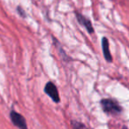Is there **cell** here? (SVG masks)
<instances>
[{"label": "cell", "instance_id": "1", "mask_svg": "<svg viewBox=\"0 0 129 129\" xmlns=\"http://www.w3.org/2000/svg\"><path fill=\"white\" fill-rule=\"evenodd\" d=\"M100 104L102 106V109L106 114L117 116L122 113L123 109L118 104V102L115 99L111 98H104L100 101Z\"/></svg>", "mask_w": 129, "mask_h": 129}, {"label": "cell", "instance_id": "2", "mask_svg": "<svg viewBox=\"0 0 129 129\" xmlns=\"http://www.w3.org/2000/svg\"><path fill=\"white\" fill-rule=\"evenodd\" d=\"M43 91L48 96H50L52 99L54 103H56V104L60 103V96H59L58 90H57V86L52 81H48L45 84Z\"/></svg>", "mask_w": 129, "mask_h": 129}, {"label": "cell", "instance_id": "3", "mask_svg": "<svg viewBox=\"0 0 129 129\" xmlns=\"http://www.w3.org/2000/svg\"><path fill=\"white\" fill-rule=\"evenodd\" d=\"M10 118L12 120V123L17 126L19 129H28L27 128V121L24 116L17 112L16 111H11L10 112Z\"/></svg>", "mask_w": 129, "mask_h": 129}, {"label": "cell", "instance_id": "4", "mask_svg": "<svg viewBox=\"0 0 129 129\" xmlns=\"http://www.w3.org/2000/svg\"><path fill=\"white\" fill-rule=\"evenodd\" d=\"M75 16H76V19H77L78 23L81 24L82 27H84L85 28H86V30L88 32V34H93L94 27H93V26H92L91 21H90L87 17L83 16L81 13H78V12L75 13Z\"/></svg>", "mask_w": 129, "mask_h": 129}, {"label": "cell", "instance_id": "5", "mask_svg": "<svg viewBox=\"0 0 129 129\" xmlns=\"http://www.w3.org/2000/svg\"><path fill=\"white\" fill-rule=\"evenodd\" d=\"M102 49H103V53H104V57L107 62L111 63L112 61V57H111V51H110V43L109 40L107 37H103L102 38Z\"/></svg>", "mask_w": 129, "mask_h": 129}, {"label": "cell", "instance_id": "6", "mask_svg": "<svg viewBox=\"0 0 129 129\" xmlns=\"http://www.w3.org/2000/svg\"><path fill=\"white\" fill-rule=\"evenodd\" d=\"M53 40H54V42H55V45L57 46V48H58L59 55L61 56V57H62V58L64 59V60L66 61V62H68V61L72 60V58H71L70 57H68V56H67V54H66L64 50L62 49V47H61V45H60V43H59L58 41H57V40H56L54 37H53Z\"/></svg>", "mask_w": 129, "mask_h": 129}, {"label": "cell", "instance_id": "7", "mask_svg": "<svg viewBox=\"0 0 129 129\" xmlns=\"http://www.w3.org/2000/svg\"><path fill=\"white\" fill-rule=\"evenodd\" d=\"M71 125L73 129H88L86 125L77 120H71Z\"/></svg>", "mask_w": 129, "mask_h": 129}, {"label": "cell", "instance_id": "8", "mask_svg": "<svg viewBox=\"0 0 129 129\" xmlns=\"http://www.w3.org/2000/svg\"><path fill=\"white\" fill-rule=\"evenodd\" d=\"M17 12H18V13L20 14V16L23 17V18H25L26 15H27V14H26V13H25V11H24V9L20 7V6H18V7H17Z\"/></svg>", "mask_w": 129, "mask_h": 129}, {"label": "cell", "instance_id": "9", "mask_svg": "<svg viewBox=\"0 0 129 129\" xmlns=\"http://www.w3.org/2000/svg\"><path fill=\"white\" fill-rule=\"evenodd\" d=\"M121 129H128V127H127V126H125V125H124V126L122 127Z\"/></svg>", "mask_w": 129, "mask_h": 129}]
</instances>
